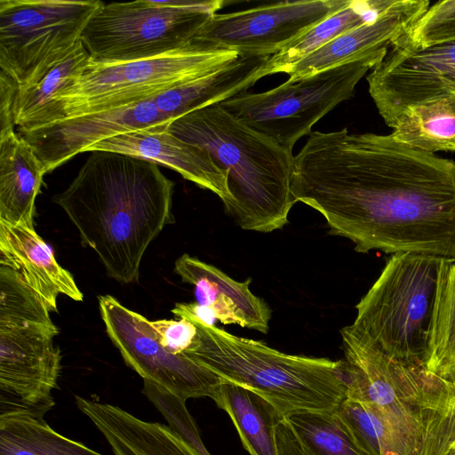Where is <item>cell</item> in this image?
Returning <instances> with one entry per match:
<instances>
[{
	"mask_svg": "<svg viewBox=\"0 0 455 455\" xmlns=\"http://www.w3.org/2000/svg\"><path fill=\"white\" fill-rule=\"evenodd\" d=\"M291 190L358 252L455 261V161L390 135L311 132L294 156Z\"/></svg>",
	"mask_w": 455,
	"mask_h": 455,
	"instance_id": "obj_1",
	"label": "cell"
},
{
	"mask_svg": "<svg viewBox=\"0 0 455 455\" xmlns=\"http://www.w3.org/2000/svg\"><path fill=\"white\" fill-rule=\"evenodd\" d=\"M174 183L158 164L132 156L92 151L77 175L53 201L92 249L107 275L136 282L142 257L172 213Z\"/></svg>",
	"mask_w": 455,
	"mask_h": 455,
	"instance_id": "obj_2",
	"label": "cell"
},
{
	"mask_svg": "<svg viewBox=\"0 0 455 455\" xmlns=\"http://www.w3.org/2000/svg\"><path fill=\"white\" fill-rule=\"evenodd\" d=\"M169 131L205 150L228 174L231 201L225 206L243 229L283 228L296 202L291 190L292 151L211 105L173 120Z\"/></svg>",
	"mask_w": 455,
	"mask_h": 455,
	"instance_id": "obj_3",
	"label": "cell"
},
{
	"mask_svg": "<svg viewBox=\"0 0 455 455\" xmlns=\"http://www.w3.org/2000/svg\"><path fill=\"white\" fill-rule=\"evenodd\" d=\"M189 321L201 338L189 357L261 395L284 416L298 411H335L347 397L342 360L286 354L216 325Z\"/></svg>",
	"mask_w": 455,
	"mask_h": 455,
	"instance_id": "obj_4",
	"label": "cell"
},
{
	"mask_svg": "<svg viewBox=\"0 0 455 455\" xmlns=\"http://www.w3.org/2000/svg\"><path fill=\"white\" fill-rule=\"evenodd\" d=\"M50 313L18 271L0 266V414L44 416L55 404L61 355Z\"/></svg>",
	"mask_w": 455,
	"mask_h": 455,
	"instance_id": "obj_5",
	"label": "cell"
},
{
	"mask_svg": "<svg viewBox=\"0 0 455 455\" xmlns=\"http://www.w3.org/2000/svg\"><path fill=\"white\" fill-rule=\"evenodd\" d=\"M444 259L396 253L355 306L344 329L403 364L424 370L437 284Z\"/></svg>",
	"mask_w": 455,
	"mask_h": 455,
	"instance_id": "obj_6",
	"label": "cell"
},
{
	"mask_svg": "<svg viewBox=\"0 0 455 455\" xmlns=\"http://www.w3.org/2000/svg\"><path fill=\"white\" fill-rule=\"evenodd\" d=\"M238 57L234 51L192 44L135 61L100 63L90 59L83 71L54 94L33 130L154 97L211 74Z\"/></svg>",
	"mask_w": 455,
	"mask_h": 455,
	"instance_id": "obj_7",
	"label": "cell"
},
{
	"mask_svg": "<svg viewBox=\"0 0 455 455\" xmlns=\"http://www.w3.org/2000/svg\"><path fill=\"white\" fill-rule=\"evenodd\" d=\"M220 0H138L102 4L81 41L92 61L121 63L186 48L220 10Z\"/></svg>",
	"mask_w": 455,
	"mask_h": 455,
	"instance_id": "obj_8",
	"label": "cell"
},
{
	"mask_svg": "<svg viewBox=\"0 0 455 455\" xmlns=\"http://www.w3.org/2000/svg\"><path fill=\"white\" fill-rule=\"evenodd\" d=\"M99 0H0V72L38 83L82 43Z\"/></svg>",
	"mask_w": 455,
	"mask_h": 455,
	"instance_id": "obj_9",
	"label": "cell"
},
{
	"mask_svg": "<svg viewBox=\"0 0 455 455\" xmlns=\"http://www.w3.org/2000/svg\"><path fill=\"white\" fill-rule=\"evenodd\" d=\"M384 57H371L299 79L269 91L243 92L219 105L251 129L292 151L323 116L354 94L369 69Z\"/></svg>",
	"mask_w": 455,
	"mask_h": 455,
	"instance_id": "obj_10",
	"label": "cell"
},
{
	"mask_svg": "<svg viewBox=\"0 0 455 455\" xmlns=\"http://www.w3.org/2000/svg\"><path fill=\"white\" fill-rule=\"evenodd\" d=\"M347 397L373 404L394 430L403 455H417L423 424L419 401L423 369L393 360L340 331Z\"/></svg>",
	"mask_w": 455,
	"mask_h": 455,
	"instance_id": "obj_11",
	"label": "cell"
},
{
	"mask_svg": "<svg viewBox=\"0 0 455 455\" xmlns=\"http://www.w3.org/2000/svg\"><path fill=\"white\" fill-rule=\"evenodd\" d=\"M98 299L107 334L127 366L184 400L212 398L224 379L188 355L165 350L151 321L113 296Z\"/></svg>",
	"mask_w": 455,
	"mask_h": 455,
	"instance_id": "obj_12",
	"label": "cell"
},
{
	"mask_svg": "<svg viewBox=\"0 0 455 455\" xmlns=\"http://www.w3.org/2000/svg\"><path fill=\"white\" fill-rule=\"evenodd\" d=\"M349 0L283 1L214 14L192 44L234 51L242 57H271Z\"/></svg>",
	"mask_w": 455,
	"mask_h": 455,
	"instance_id": "obj_13",
	"label": "cell"
},
{
	"mask_svg": "<svg viewBox=\"0 0 455 455\" xmlns=\"http://www.w3.org/2000/svg\"><path fill=\"white\" fill-rule=\"evenodd\" d=\"M367 82L379 114L393 128L408 108L455 94V40L421 49L394 44Z\"/></svg>",
	"mask_w": 455,
	"mask_h": 455,
	"instance_id": "obj_14",
	"label": "cell"
},
{
	"mask_svg": "<svg viewBox=\"0 0 455 455\" xmlns=\"http://www.w3.org/2000/svg\"><path fill=\"white\" fill-rule=\"evenodd\" d=\"M155 97L19 134L33 147L47 173L104 140L171 123Z\"/></svg>",
	"mask_w": 455,
	"mask_h": 455,
	"instance_id": "obj_15",
	"label": "cell"
},
{
	"mask_svg": "<svg viewBox=\"0 0 455 455\" xmlns=\"http://www.w3.org/2000/svg\"><path fill=\"white\" fill-rule=\"evenodd\" d=\"M166 123L120 134L86 148L85 152L124 154L167 166L202 188L216 194L226 206L231 201L228 174L203 148L173 135Z\"/></svg>",
	"mask_w": 455,
	"mask_h": 455,
	"instance_id": "obj_16",
	"label": "cell"
},
{
	"mask_svg": "<svg viewBox=\"0 0 455 455\" xmlns=\"http://www.w3.org/2000/svg\"><path fill=\"white\" fill-rule=\"evenodd\" d=\"M428 0H395L375 21L352 29L285 68L289 79L371 57H384L389 48L427 10Z\"/></svg>",
	"mask_w": 455,
	"mask_h": 455,
	"instance_id": "obj_17",
	"label": "cell"
},
{
	"mask_svg": "<svg viewBox=\"0 0 455 455\" xmlns=\"http://www.w3.org/2000/svg\"><path fill=\"white\" fill-rule=\"evenodd\" d=\"M174 271L184 283L194 286L196 303L210 308L221 323L237 324L265 334L268 331L271 310L250 291V278L235 281L188 253L177 259Z\"/></svg>",
	"mask_w": 455,
	"mask_h": 455,
	"instance_id": "obj_18",
	"label": "cell"
},
{
	"mask_svg": "<svg viewBox=\"0 0 455 455\" xmlns=\"http://www.w3.org/2000/svg\"><path fill=\"white\" fill-rule=\"evenodd\" d=\"M0 265L18 271L50 312L57 311L59 295L83 300L71 273L57 262L34 228L0 222Z\"/></svg>",
	"mask_w": 455,
	"mask_h": 455,
	"instance_id": "obj_19",
	"label": "cell"
},
{
	"mask_svg": "<svg viewBox=\"0 0 455 455\" xmlns=\"http://www.w3.org/2000/svg\"><path fill=\"white\" fill-rule=\"evenodd\" d=\"M76 403L104 435L115 455H200L170 426L145 421L119 406L78 395Z\"/></svg>",
	"mask_w": 455,
	"mask_h": 455,
	"instance_id": "obj_20",
	"label": "cell"
},
{
	"mask_svg": "<svg viewBox=\"0 0 455 455\" xmlns=\"http://www.w3.org/2000/svg\"><path fill=\"white\" fill-rule=\"evenodd\" d=\"M45 173L23 137L15 131L0 134V222L34 228L36 199Z\"/></svg>",
	"mask_w": 455,
	"mask_h": 455,
	"instance_id": "obj_21",
	"label": "cell"
},
{
	"mask_svg": "<svg viewBox=\"0 0 455 455\" xmlns=\"http://www.w3.org/2000/svg\"><path fill=\"white\" fill-rule=\"evenodd\" d=\"M212 399L228 414L250 455H278L276 428L285 416L270 401L227 379Z\"/></svg>",
	"mask_w": 455,
	"mask_h": 455,
	"instance_id": "obj_22",
	"label": "cell"
},
{
	"mask_svg": "<svg viewBox=\"0 0 455 455\" xmlns=\"http://www.w3.org/2000/svg\"><path fill=\"white\" fill-rule=\"evenodd\" d=\"M395 0H349L341 9L300 35L278 53L269 57L263 75L270 76L299 61L339 36L375 21Z\"/></svg>",
	"mask_w": 455,
	"mask_h": 455,
	"instance_id": "obj_23",
	"label": "cell"
},
{
	"mask_svg": "<svg viewBox=\"0 0 455 455\" xmlns=\"http://www.w3.org/2000/svg\"><path fill=\"white\" fill-rule=\"evenodd\" d=\"M423 433L417 455H452L455 448V367L424 371L419 401Z\"/></svg>",
	"mask_w": 455,
	"mask_h": 455,
	"instance_id": "obj_24",
	"label": "cell"
},
{
	"mask_svg": "<svg viewBox=\"0 0 455 455\" xmlns=\"http://www.w3.org/2000/svg\"><path fill=\"white\" fill-rule=\"evenodd\" d=\"M389 134L395 141L435 154L455 151V94L410 107Z\"/></svg>",
	"mask_w": 455,
	"mask_h": 455,
	"instance_id": "obj_25",
	"label": "cell"
},
{
	"mask_svg": "<svg viewBox=\"0 0 455 455\" xmlns=\"http://www.w3.org/2000/svg\"><path fill=\"white\" fill-rule=\"evenodd\" d=\"M0 455H103L53 430L43 415L0 414Z\"/></svg>",
	"mask_w": 455,
	"mask_h": 455,
	"instance_id": "obj_26",
	"label": "cell"
},
{
	"mask_svg": "<svg viewBox=\"0 0 455 455\" xmlns=\"http://www.w3.org/2000/svg\"><path fill=\"white\" fill-rule=\"evenodd\" d=\"M455 367V261L443 260L439 275L424 371Z\"/></svg>",
	"mask_w": 455,
	"mask_h": 455,
	"instance_id": "obj_27",
	"label": "cell"
},
{
	"mask_svg": "<svg viewBox=\"0 0 455 455\" xmlns=\"http://www.w3.org/2000/svg\"><path fill=\"white\" fill-rule=\"evenodd\" d=\"M285 419L306 455H368L335 411H298Z\"/></svg>",
	"mask_w": 455,
	"mask_h": 455,
	"instance_id": "obj_28",
	"label": "cell"
},
{
	"mask_svg": "<svg viewBox=\"0 0 455 455\" xmlns=\"http://www.w3.org/2000/svg\"><path fill=\"white\" fill-rule=\"evenodd\" d=\"M90 60L81 43L64 60L50 70L38 83L18 87L16 99V130L23 133L35 129L54 94L66 82L78 76Z\"/></svg>",
	"mask_w": 455,
	"mask_h": 455,
	"instance_id": "obj_29",
	"label": "cell"
},
{
	"mask_svg": "<svg viewBox=\"0 0 455 455\" xmlns=\"http://www.w3.org/2000/svg\"><path fill=\"white\" fill-rule=\"evenodd\" d=\"M335 413L368 455H403L390 424L373 404L346 398Z\"/></svg>",
	"mask_w": 455,
	"mask_h": 455,
	"instance_id": "obj_30",
	"label": "cell"
},
{
	"mask_svg": "<svg viewBox=\"0 0 455 455\" xmlns=\"http://www.w3.org/2000/svg\"><path fill=\"white\" fill-rule=\"evenodd\" d=\"M453 40L455 0H444L429 6L395 44L421 49Z\"/></svg>",
	"mask_w": 455,
	"mask_h": 455,
	"instance_id": "obj_31",
	"label": "cell"
},
{
	"mask_svg": "<svg viewBox=\"0 0 455 455\" xmlns=\"http://www.w3.org/2000/svg\"><path fill=\"white\" fill-rule=\"evenodd\" d=\"M157 332L159 343L173 355H185L189 357L200 343V333L197 326L191 321L179 320L151 321Z\"/></svg>",
	"mask_w": 455,
	"mask_h": 455,
	"instance_id": "obj_32",
	"label": "cell"
},
{
	"mask_svg": "<svg viewBox=\"0 0 455 455\" xmlns=\"http://www.w3.org/2000/svg\"><path fill=\"white\" fill-rule=\"evenodd\" d=\"M19 84L0 72V134L16 129V99Z\"/></svg>",
	"mask_w": 455,
	"mask_h": 455,
	"instance_id": "obj_33",
	"label": "cell"
},
{
	"mask_svg": "<svg viewBox=\"0 0 455 455\" xmlns=\"http://www.w3.org/2000/svg\"><path fill=\"white\" fill-rule=\"evenodd\" d=\"M278 455H306L286 419L276 428Z\"/></svg>",
	"mask_w": 455,
	"mask_h": 455,
	"instance_id": "obj_34",
	"label": "cell"
},
{
	"mask_svg": "<svg viewBox=\"0 0 455 455\" xmlns=\"http://www.w3.org/2000/svg\"><path fill=\"white\" fill-rule=\"evenodd\" d=\"M454 451H455V448H454V450H453V452H454ZM453 452H452V455H453Z\"/></svg>",
	"mask_w": 455,
	"mask_h": 455,
	"instance_id": "obj_35",
	"label": "cell"
},
{
	"mask_svg": "<svg viewBox=\"0 0 455 455\" xmlns=\"http://www.w3.org/2000/svg\"><path fill=\"white\" fill-rule=\"evenodd\" d=\"M453 455H455V451H454V452H453Z\"/></svg>",
	"mask_w": 455,
	"mask_h": 455,
	"instance_id": "obj_36",
	"label": "cell"
}]
</instances>
